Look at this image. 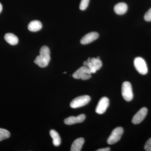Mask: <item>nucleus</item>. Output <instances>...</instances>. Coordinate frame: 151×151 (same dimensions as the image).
<instances>
[{"mask_svg":"<svg viewBox=\"0 0 151 151\" xmlns=\"http://www.w3.org/2000/svg\"><path fill=\"white\" fill-rule=\"evenodd\" d=\"M85 119L86 116L84 114H82L76 117L70 116L68 117L64 120V122L66 125H71L77 123H82L85 120Z\"/></svg>","mask_w":151,"mask_h":151,"instance_id":"nucleus-9","label":"nucleus"},{"mask_svg":"<svg viewBox=\"0 0 151 151\" xmlns=\"http://www.w3.org/2000/svg\"><path fill=\"white\" fill-rule=\"evenodd\" d=\"M147 112V108L144 107L141 108L133 117L132 120L133 124H138L141 123L145 118Z\"/></svg>","mask_w":151,"mask_h":151,"instance_id":"nucleus-8","label":"nucleus"},{"mask_svg":"<svg viewBox=\"0 0 151 151\" xmlns=\"http://www.w3.org/2000/svg\"><path fill=\"white\" fill-rule=\"evenodd\" d=\"M42 28V24L39 21L34 20L31 22L28 26V29L30 31L36 32L38 31Z\"/></svg>","mask_w":151,"mask_h":151,"instance_id":"nucleus-13","label":"nucleus"},{"mask_svg":"<svg viewBox=\"0 0 151 151\" xmlns=\"http://www.w3.org/2000/svg\"><path fill=\"white\" fill-rule=\"evenodd\" d=\"M90 61L97 70H99L102 67V63L100 59L93 58H91Z\"/></svg>","mask_w":151,"mask_h":151,"instance_id":"nucleus-16","label":"nucleus"},{"mask_svg":"<svg viewBox=\"0 0 151 151\" xmlns=\"http://www.w3.org/2000/svg\"><path fill=\"white\" fill-rule=\"evenodd\" d=\"M50 51L48 47L43 46L41 48L40 55L36 58L34 63L41 68L46 67L50 61Z\"/></svg>","mask_w":151,"mask_h":151,"instance_id":"nucleus-1","label":"nucleus"},{"mask_svg":"<svg viewBox=\"0 0 151 151\" xmlns=\"http://www.w3.org/2000/svg\"><path fill=\"white\" fill-rule=\"evenodd\" d=\"M4 39L8 43L12 45H16L19 41L18 38L16 36L10 33L6 34L4 36Z\"/></svg>","mask_w":151,"mask_h":151,"instance_id":"nucleus-14","label":"nucleus"},{"mask_svg":"<svg viewBox=\"0 0 151 151\" xmlns=\"http://www.w3.org/2000/svg\"><path fill=\"white\" fill-rule=\"evenodd\" d=\"M144 19L147 22H151V8L146 12Z\"/></svg>","mask_w":151,"mask_h":151,"instance_id":"nucleus-19","label":"nucleus"},{"mask_svg":"<svg viewBox=\"0 0 151 151\" xmlns=\"http://www.w3.org/2000/svg\"><path fill=\"white\" fill-rule=\"evenodd\" d=\"M99 34L96 32H91L87 34L81 38L80 42L82 45L91 43L99 37Z\"/></svg>","mask_w":151,"mask_h":151,"instance_id":"nucleus-10","label":"nucleus"},{"mask_svg":"<svg viewBox=\"0 0 151 151\" xmlns=\"http://www.w3.org/2000/svg\"><path fill=\"white\" fill-rule=\"evenodd\" d=\"M66 73V72H64V73Z\"/></svg>","mask_w":151,"mask_h":151,"instance_id":"nucleus-24","label":"nucleus"},{"mask_svg":"<svg viewBox=\"0 0 151 151\" xmlns=\"http://www.w3.org/2000/svg\"><path fill=\"white\" fill-rule=\"evenodd\" d=\"M89 0H81L80 5H79V9L82 11L85 10L89 5Z\"/></svg>","mask_w":151,"mask_h":151,"instance_id":"nucleus-18","label":"nucleus"},{"mask_svg":"<svg viewBox=\"0 0 151 151\" xmlns=\"http://www.w3.org/2000/svg\"><path fill=\"white\" fill-rule=\"evenodd\" d=\"M134 65L139 73L146 75L148 72V68L145 60L141 57H137L134 60Z\"/></svg>","mask_w":151,"mask_h":151,"instance_id":"nucleus-6","label":"nucleus"},{"mask_svg":"<svg viewBox=\"0 0 151 151\" xmlns=\"http://www.w3.org/2000/svg\"><path fill=\"white\" fill-rule=\"evenodd\" d=\"M111 150V149L109 147L104 148L100 149L99 150H97V151H109Z\"/></svg>","mask_w":151,"mask_h":151,"instance_id":"nucleus-21","label":"nucleus"},{"mask_svg":"<svg viewBox=\"0 0 151 151\" xmlns=\"http://www.w3.org/2000/svg\"><path fill=\"white\" fill-rule=\"evenodd\" d=\"M128 6L124 3H119L114 7V10L117 14L123 15L127 12Z\"/></svg>","mask_w":151,"mask_h":151,"instance_id":"nucleus-11","label":"nucleus"},{"mask_svg":"<svg viewBox=\"0 0 151 151\" xmlns=\"http://www.w3.org/2000/svg\"><path fill=\"white\" fill-rule=\"evenodd\" d=\"M122 95L124 100L130 102L133 98L132 85L130 82L125 81L122 86Z\"/></svg>","mask_w":151,"mask_h":151,"instance_id":"nucleus-4","label":"nucleus"},{"mask_svg":"<svg viewBox=\"0 0 151 151\" xmlns=\"http://www.w3.org/2000/svg\"><path fill=\"white\" fill-rule=\"evenodd\" d=\"M144 148L146 151H151V138L146 142Z\"/></svg>","mask_w":151,"mask_h":151,"instance_id":"nucleus-20","label":"nucleus"},{"mask_svg":"<svg viewBox=\"0 0 151 151\" xmlns=\"http://www.w3.org/2000/svg\"><path fill=\"white\" fill-rule=\"evenodd\" d=\"M50 134L52 139V143L55 147L59 146L61 143V139L58 133L54 130H51L50 132Z\"/></svg>","mask_w":151,"mask_h":151,"instance_id":"nucleus-15","label":"nucleus"},{"mask_svg":"<svg viewBox=\"0 0 151 151\" xmlns=\"http://www.w3.org/2000/svg\"><path fill=\"white\" fill-rule=\"evenodd\" d=\"M88 61H85L83 63V65H84V66H86V65H87V63H88Z\"/></svg>","mask_w":151,"mask_h":151,"instance_id":"nucleus-23","label":"nucleus"},{"mask_svg":"<svg viewBox=\"0 0 151 151\" xmlns=\"http://www.w3.org/2000/svg\"><path fill=\"white\" fill-rule=\"evenodd\" d=\"M10 137V133L5 129L0 128V142L8 139Z\"/></svg>","mask_w":151,"mask_h":151,"instance_id":"nucleus-17","label":"nucleus"},{"mask_svg":"<svg viewBox=\"0 0 151 151\" xmlns=\"http://www.w3.org/2000/svg\"><path fill=\"white\" fill-rule=\"evenodd\" d=\"M3 9L2 5L0 3V13L2 11Z\"/></svg>","mask_w":151,"mask_h":151,"instance_id":"nucleus-22","label":"nucleus"},{"mask_svg":"<svg viewBox=\"0 0 151 151\" xmlns=\"http://www.w3.org/2000/svg\"><path fill=\"white\" fill-rule=\"evenodd\" d=\"M124 133V129L121 127H117L114 129L110 137L107 140V142L109 145L115 144L120 140Z\"/></svg>","mask_w":151,"mask_h":151,"instance_id":"nucleus-5","label":"nucleus"},{"mask_svg":"<svg viewBox=\"0 0 151 151\" xmlns=\"http://www.w3.org/2000/svg\"><path fill=\"white\" fill-rule=\"evenodd\" d=\"M91 73L87 66H81L73 74V77L76 79H81L86 80L91 77Z\"/></svg>","mask_w":151,"mask_h":151,"instance_id":"nucleus-2","label":"nucleus"},{"mask_svg":"<svg viewBox=\"0 0 151 151\" xmlns=\"http://www.w3.org/2000/svg\"><path fill=\"white\" fill-rule=\"evenodd\" d=\"M91 98L88 95L79 96L73 99L70 103L71 108H77L87 105L90 102Z\"/></svg>","mask_w":151,"mask_h":151,"instance_id":"nucleus-3","label":"nucleus"},{"mask_svg":"<svg viewBox=\"0 0 151 151\" xmlns=\"http://www.w3.org/2000/svg\"><path fill=\"white\" fill-rule=\"evenodd\" d=\"M109 105V100L107 97H103L100 99L96 108V113L102 114L105 112Z\"/></svg>","mask_w":151,"mask_h":151,"instance_id":"nucleus-7","label":"nucleus"},{"mask_svg":"<svg viewBox=\"0 0 151 151\" xmlns=\"http://www.w3.org/2000/svg\"><path fill=\"white\" fill-rule=\"evenodd\" d=\"M84 139L83 138H79L76 139L72 144L71 148H70V151H81L82 146L84 145Z\"/></svg>","mask_w":151,"mask_h":151,"instance_id":"nucleus-12","label":"nucleus"}]
</instances>
